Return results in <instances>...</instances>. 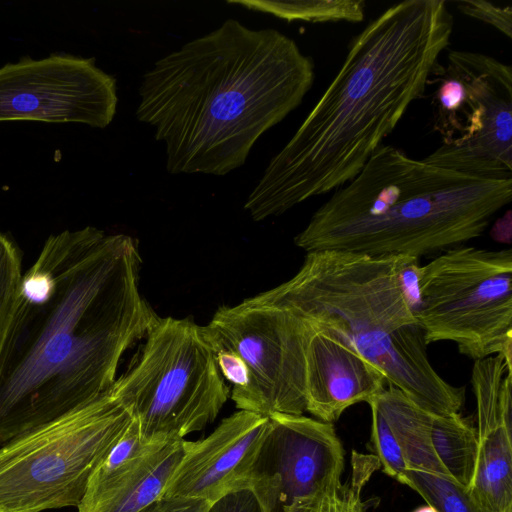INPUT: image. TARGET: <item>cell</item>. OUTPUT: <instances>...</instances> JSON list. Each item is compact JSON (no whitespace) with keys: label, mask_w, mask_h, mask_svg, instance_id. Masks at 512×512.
Here are the masks:
<instances>
[{"label":"cell","mask_w":512,"mask_h":512,"mask_svg":"<svg viewBox=\"0 0 512 512\" xmlns=\"http://www.w3.org/2000/svg\"><path fill=\"white\" fill-rule=\"evenodd\" d=\"M490 235L496 242L510 244L512 239V217L511 211L498 218L491 228Z\"/></svg>","instance_id":"cell-26"},{"label":"cell","mask_w":512,"mask_h":512,"mask_svg":"<svg viewBox=\"0 0 512 512\" xmlns=\"http://www.w3.org/2000/svg\"><path fill=\"white\" fill-rule=\"evenodd\" d=\"M138 241L87 226L51 235L22 275L0 344V445L108 392L159 318Z\"/></svg>","instance_id":"cell-1"},{"label":"cell","mask_w":512,"mask_h":512,"mask_svg":"<svg viewBox=\"0 0 512 512\" xmlns=\"http://www.w3.org/2000/svg\"><path fill=\"white\" fill-rule=\"evenodd\" d=\"M139 361L111 388L143 442L180 440L212 423L230 396L202 326L159 317Z\"/></svg>","instance_id":"cell-7"},{"label":"cell","mask_w":512,"mask_h":512,"mask_svg":"<svg viewBox=\"0 0 512 512\" xmlns=\"http://www.w3.org/2000/svg\"><path fill=\"white\" fill-rule=\"evenodd\" d=\"M118 103L116 79L95 57L23 56L0 68V122H75L105 128Z\"/></svg>","instance_id":"cell-11"},{"label":"cell","mask_w":512,"mask_h":512,"mask_svg":"<svg viewBox=\"0 0 512 512\" xmlns=\"http://www.w3.org/2000/svg\"><path fill=\"white\" fill-rule=\"evenodd\" d=\"M375 455L352 452L351 473L341 481L311 494L293 499L281 512H366L362 492L374 472L380 469Z\"/></svg>","instance_id":"cell-18"},{"label":"cell","mask_w":512,"mask_h":512,"mask_svg":"<svg viewBox=\"0 0 512 512\" xmlns=\"http://www.w3.org/2000/svg\"><path fill=\"white\" fill-rule=\"evenodd\" d=\"M431 439L437 457L451 478L468 491L478 455L477 430L471 419L459 412L432 414Z\"/></svg>","instance_id":"cell-17"},{"label":"cell","mask_w":512,"mask_h":512,"mask_svg":"<svg viewBox=\"0 0 512 512\" xmlns=\"http://www.w3.org/2000/svg\"><path fill=\"white\" fill-rule=\"evenodd\" d=\"M418 266L409 255L306 252L292 278L243 302L290 311L339 337L426 411L457 413L465 388L434 369L416 316Z\"/></svg>","instance_id":"cell-4"},{"label":"cell","mask_w":512,"mask_h":512,"mask_svg":"<svg viewBox=\"0 0 512 512\" xmlns=\"http://www.w3.org/2000/svg\"><path fill=\"white\" fill-rule=\"evenodd\" d=\"M208 512H281L273 490L262 479L216 501Z\"/></svg>","instance_id":"cell-23"},{"label":"cell","mask_w":512,"mask_h":512,"mask_svg":"<svg viewBox=\"0 0 512 512\" xmlns=\"http://www.w3.org/2000/svg\"><path fill=\"white\" fill-rule=\"evenodd\" d=\"M202 330L213 351L233 352L247 369L246 388L231 397L239 410L263 416L306 411L308 322L285 309L242 301L220 307Z\"/></svg>","instance_id":"cell-10"},{"label":"cell","mask_w":512,"mask_h":512,"mask_svg":"<svg viewBox=\"0 0 512 512\" xmlns=\"http://www.w3.org/2000/svg\"><path fill=\"white\" fill-rule=\"evenodd\" d=\"M269 429V416L239 410L206 438L184 440L183 456L161 499H202L213 505L228 494L252 487Z\"/></svg>","instance_id":"cell-12"},{"label":"cell","mask_w":512,"mask_h":512,"mask_svg":"<svg viewBox=\"0 0 512 512\" xmlns=\"http://www.w3.org/2000/svg\"><path fill=\"white\" fill-rule=\"evenodd\" d=\"M478 455L468 495L478 512H512V365L501 355L475 360Z\"/></svg>","instance_id":"cell-14"},{"label":"cell","mask_w":512,"mask_h":512,"mask_svg":"<svg viewBox=\"0 0 512 512\" xmlns=\"http://www.w3.org/2000/svg\"><path fill=\"white\" fill-rule=\"evenodd\" d=\"M386 383L383 373L355 349L311 326L305 350L307 412L333 423L350 406L372 401Z\"/></svg>","instance_id":"cell-15"},{"label":"cell","mask_w":512,"mask_h":512,"mask_svg":"<svg viewBox=\"0 0 512 512\" xmlns=\"http://www.w3.org/2000/svg\"><path fill=\"white\" fill-rule=\"evenodd\" d=\"M314 79L312 57L293 39L227 19L155 62L136 117L165 143L169 173L223 176L302 103Z\"/></svg>","instance_id":"cell-3"},{"label":"cell","mask_w":512,"mask_h":512,"mask_svg":"<svg viewBox=\"0 0 512 512\" xmlns=\"http://www.w3.org/2000/svg\"><path fill=\"white\" fill-rule=\"evenodd\" d=\"M212 505L202 499H159L140 512H208Z\"/></svg>","instance_id":"cell-25"},{"label":"cell","mask_w":512,"mask_h":512,"mask_svg":"<svg viewBox=\"0 0 512 512\" xmlns=\"http://www.w3.org/2000/svg\"><path fill=\"white\" fill-rule=\"evenodd\" d=\"M21 279L19 250L0 233V344L14 310Z\"/></svg>","instance_id":"cell-21"},{"label":"cell","mask_w":512,"mask_h":512,"mask_svg":"<svg viewBox=\"0 0 512 512\" xmlns=\"http://www.w3.org/2000/svg\"><path fill=\"white\" fill-rule=\"evenodd\" d=\"M369 406L372 415L370 449L378 458L382 471L397 480L407 469L402 450L381 412L375 405Z\"/></svg>","instance_id":"cell-22"},{"label":"cell","mask_w":512,"mask_h":512,"mask_svg":"<svg viewBox=\"0 0 512 512\" xmlns=\"http://www.w3.org/2000/svg\"><path fill=\"white\" fill-rule=\"evenodd\" d=\"M132 416L111 389L0 447V512L78 507Z\"/></svg>","instance_id":"cell-6"},{"label":"cell","mask_w":512,"mask_h":512,"mask_svg":"<svg viewBox=\"0 0 512 512\" xmlns=\"http://www.w3.org/2000/svg\"><path fill=\"white\" fill-rule=\"evenodd\" d=\"M413 512H438V511L434 507L427 504V505L418 507Z\"/></svg>","instance_id":"cell-27"},{"label":"cell","mask_w":512,"mask_h":512,"mask_svg":"<svg viewBox=\"0 0 512 512\" xmlns=\"http://www.w3.org/2000/svg\"><path fill=\"white\" fill-rule=\"evenodd\" d=\"M184 453V439L143 442L126 459L105 460L90 477L78 512H140L161 499Z\"/></svg>","instance_id":"cell-16"},{"label":"cell","mask_w":512,"mask_h":512,"mask_svg":"<svg viewBox=\"0 0 512 512\" xmlns=\"http://www.w3.org/2000/svg\"><path fill=\"white\" fill-rule=\"evenodd\" d=\"M397 480L438 512H478L468 491L448 476L407 468Z\"/></svg>","instance_id":"cell-20"},{"label":"cell","mask_w":512,"mask_h":512,"mask_svg":"<svg viewBox=\"0 0 512 512\" xmlns=\"http://www.w3.org/2000/svg\"><path fill=\"white\" fill-rule=\"evenodd\" d=\"M457 9L474 19L492 25L509 39L512 37V8L484 0H458Z\"/></svg>","instance_id":"cell-24"},{"label":"cell","mask_w":512,"mask_h":512,"mask_svg":"<svg viewBox=\"0 0 512 512\" xmlns=\"http://www.w3.org/2000/svg\"><path fill=\"white\" fill-rule=\"evenodd\" d=\"M512 179L435 166L380 145L294 238L305 252L424 255L478 238L511 202Z\"/></svg>","instance_id":"cell-5"},{"label":"cell","mask_w":512,"mask_h":512,"mask_svg":"<svg viewBox=\"0 0 512 512\" xmlns=\"http://www.w3.org/2000/svg\"><path fill=\"white\" fill-rule=\"evenodd\" d=\"M432 127L442 145L424 160L490 179H512V70L496 58L451 50L428 78Z\"/></svg>","instance_id":"cell-8"},{"label":"cell","mask_w":512,"mask_h":512,"mask_svg":"<svg viewBox=\"0 0 512 512\" xmlns=\"http://www.w3.org/2000/svg\"><path fill=\"white\" fill-rule=\"evenodd\" d=\"M453 26L445 0H405L369 22L247 197L251 218L279 216L354 178L424 94Z\"/></svg>","instance_id":"cell-2"},{"label":"cell","mask_w":512,"mask_h":512,"mask_svg":"<svg viewBox=\"0 0 512 512\" xmlns=\"http://www.w3.org/2000/svg\"><path fill=\"white\" fill-rule=\"evenodd\" d=\"M260 452L257 478L275 487L280 507L341 481L345 451L333 423L275 413Z\"/></svg>","instance_id":"cell-13"},{"label":"cell","mask_w":512,"mask_h":512,"mask_svg":"<svg viewBox=\"0 0 512 512\" xmlns=\"http://www.w3.org/2000/svg\"><path fill=\"white\" fill-rule=\"evenodd\" d=\"M253 11L272 14L288 22L302 20L308 22H361L364 20L366 3L364 0H227Z\"/></svg>","instance_id":"cell-19"},{"label":"cell","mask_w":512,"mask_h":512,"mask_svg":"<svg viewBox=\"0 0 512 512\" xmlns=\"http://www.w3.org/2000/svg\"><path fill=\"white\" fill-rule=\"evenodd\" d=\"M416 316L427 345L454 343L474 361L512 365V250L459 245L416 271Z\"/></svg>","instance_id":"cell-9"}]
</instances>
